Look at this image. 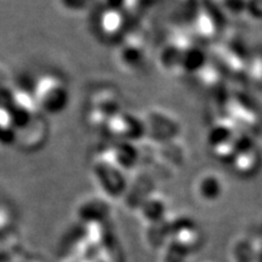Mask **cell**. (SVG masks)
<instances>
[{
    "instance_id": "cell-3",
    "label": "cell",
    "mask_w": 262,
    "mask_h": 262,
    "mask_svg": "<svg viewBox=\"0 0 262 262\" xmlns=\"http://www.w3.org/2000/svg\"><path fill=\"white\" fill-rule=\"evenodd\" d=\"M225 183L222 181L217 173H203V175L196 180L195 183V194L203 201H216L224 193Z\"/></svg>"
},
{
    "instance_id": "cell-5",
    "label": "cell",
    "mask_w": 262,
    "mask_h": 262,
    "mask_svg": "<svg viewBox=\"0 0 262 262\" xmlns=\"http://www.w3.org/2000/svg\"><path fill=\"white\" fill-rule=\"evenodd\" d=\"M245 11L251 17L262 18V0H247Z\"/></svg>"
},
{
    "instance_id": "cell-1",
    "label": "cell",
    "mask_w": 262,
    "mask_h": 262,
    "mask_svg": "<svg viewBox=\"0 0 262 262\" xmlns=\"http://www.w3.org/2000/svg\"><path fill=\"white\" fill-rule=\"evenodd\" d=\"M94 175L96 178L97 182L100 183L101 188L106 192V194H117L122 193L123 189L125 188V181L122 176V170L120 166L112 165L110 162H103L98 160L94 165Z\"/></svg>"
},
{
    "instance_id": "cell-2",
    "label": "cell",
    "mask_w": 262,
    "mask_h": 262,
    "mask_svg": "<svg viewBox=\"0 0 262 262\" xmlns=\"http://www.w3.org/2000/svg\"><path fill=\"white\" fill-rule=\"evenodd\" d=\"M101 12L98 21H96V29H98L102 37L107 38L106 40H114L118 35L122 34L124 29V18L117 9H103Z\"/></svg>"
},
{
    "instance_id": "cell-6",
    "label": "cell",
    "mask_w": 262,
    "mask_h": 262,
    "mask_svg": "<svg viewBox=\"0 0 262 262\" xmlns=\"http://www.w3.org/2000/svg\"><path fill=\"white\" fill-rule=\"evenodd\" d=\"M100 2L103 3L104 8L120 10V8H122V6L126 3V0H100Z\"/></svg>"
},
{
    "instance_id": "cell-4",
    "label": "cell",
    "mask_w": 262,
    "mask_h": 262,
    "mask_svg": "<svg viewBox=\"0 0 262 262\" xmlns=\"http://www.w3.org/2000/svg\"><path fill=\"white\" fill-rule=\"evenodd\" d=\"M248 147H239L237 143L235 150H238L239 153L244 155V157L239 156H232V162L235 164V170L239 173L243 175H249V173H253L255 166L258 164V152L253 145H247Z\"/></svg>"
}]
</instances>
